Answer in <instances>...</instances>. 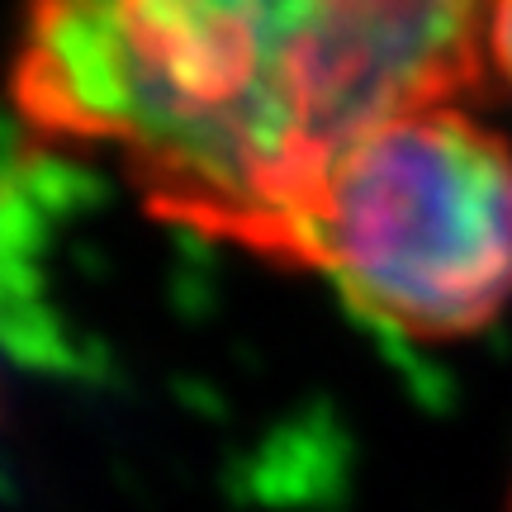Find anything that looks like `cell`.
<instances>
[{
    "mask_svg": "<svg viewBox=\"0 0 512 512\" xmlns=\"http://www.w3.org/2000/svg\"><path fill=\"white\" fill-rule=\"evenodd\" d=\"M498 0H29L15 105L119 157L147 209L290 266L389 119L489 86Z\"/></svg>",
    "mask_w": 512,
    "mask_h": 512,
    "instance_id": "obj_1",
    "label": "cell"
},
{
    "mask_svg": "<svg viewBox=\"0 0 512 512\" xmlns=\"http://www.w3.org/2000/svg\"><path fill=\"white\" fill-rule=\"evenodd\" d=\"M290 266L418 342L489 328L512 299V147L460 105L389 119L332 171Z\"/></svg>",
    "mask_w": 512,
    "mask_h": 512,
    "instance_id": "obj_2",
    "label": "cell"
},
{
    "mask_svg": "<svg viewBox=\"0 0 512 512\" xmlns=\"http://www.w3.org/2000/svg\"><path fill=\"white\" fill-rule=\"evenodd\" d=\"M494 67L508 76V86H512V0H498V15H494Z\"/></svg>",
    "mask_w": 512,
    "mask_h": 512,
    "instance_id": "obj_3",
    "label": "cell"
}]
</instances>
